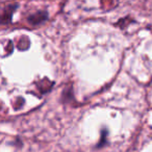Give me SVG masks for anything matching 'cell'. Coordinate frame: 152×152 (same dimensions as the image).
I'll return each mask as SVG.
<instances>
[{"instance_id": "6da1fadb", "label": "cell", "mask_w": 152, "mask_h": 152, "mask_svg": "<svg viewBox=\"0 0 152 152\" xmlns=\"http://www.w3.org/2000/svg\"><path fill=\"white\" fill-rule=\"evenodd\" d=\"M48 17V14L47 12L45 11H40V12H37L34 13V15H30L28 17V22H29L31 25H39V24L43 23L45 20L47 19Z\"/></svg>"}, {"instance_id": "7a4b0ae2", "label": "cell", "mask_w": 152, "mask_h": 152, "mask_svg": "<svg viewBox=\"0 0 152 152\" xmlns=\"http://www.w3.org/2000/svg\"><path fill=\"white\" fill-rule=\"evenodd\" d=\"M18 5L17 4H14V5H11V7H7V9L3 11L2 13V19H1V22H2V24H5V23H9V22H11L12 20V16H13L14 12H15V10L17 9Z\"/></svg>"}]
</instances>
